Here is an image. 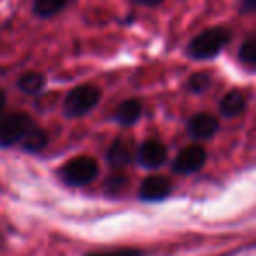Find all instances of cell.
Wrapping results in <instances>:
<instances>
[{
    "label": "cell",
    "mask_w": 256,
    "mask_h": 256,
    "mask_svg": "<svg viewBox=\"0 0 256 256\" xmlns=\"http://www.w3.org/2000/svg\"><path fill=\"white\" fill-rule=\"evenodd\" d=\"M228 40H230V32L226 28L221 26L207 28L188 44V54L193 60H210L221 53Z\"/></svg>",
    "instance_id": "6da1fadb"
},
{
    "label": "cell",
    "mask_w": 256,
    "mask_h": 256,
    "mask_svg": "<svg viewBox=\"0 0 256 256\" xmlns=\"http://www.w3.org/2000/svg\"><path fill=\"white\" fill-rule=\"evenodd\" d=\"M100 90L93 84H79L72 92H68L67 98L64 102L65 116L79 118L93 110L100 102Z\"/></svg>",
    "instance_id": "7a4b0ae2"
},
{
    "label": "cell",
    "mask_w": 256,
    "mask_h": 256,
    "mask_svg": "<svg viewBox=\"0 0 256 256\" xmlns=\"http://www.w3.org/2000/svg\"><path fill=\"white\" fill-rule=\"evenodd\" d=\"M34 123L36 121L25 112L0 114V148L22 144Z\"/></svg>",
    "instance_id": "3957f363"
},
{
    "label": "cell",
    "mask_w": 256,
    "mask_h": 256,
    "mask_svg": "<svg viewBox=\"0 0 256 256\" xmlns=\"http://www.w3.org/2000/svg\"><path fill=\"white\" fill-rule=\"evenodd\" d=\"M96 174H98V165L90 156L74 158L58 170L60 179L68 186H84L92 182Z\"/></svg>",
    "instance_id": "277c9868"
},
{
    "label": "cell",
    "mask_w": 256,
    "mask_h": 256,
    "mask_svg": "<svg viewBox=\"0 0 256 256\" xmlns=\"http://www.w3.org/2000/svg\"><path fill=\"white\" fill-rule=\"evenodd\" d=\"M207 160V153L202 146H188L181 151V153L176 156L174 164H172V168L174 172H179V174H193V172L200 170L204 167Z\"/></svg>",
    "instance_id": "5b68a950"
},
{
    "label": "cell",
    "mask_w": 256,
    "mask_h": 256,
    "mask_svg": "<svg viewBox=\"0 0 256 256\" xmlns=\"http://www.w3.org/2000/svg\"><path fill=\"white\" fill-rule=\"evenodd\" d=\"M172 184L164 176H150L142 181L139 190V198L144 202H158L170 195Z\"/></svg>",
    "instance_id": "8992f818"
},
{
    "label": "cell",
    "mask_w": 256,
    "mask_h": 256,
    "mask_svg": "<svg viewBox=\"0 0 256 256\" xmlns=\"http://www.w3.org/2000/svg\"><path fill=\"white\" fill-rule=\"evenodd\" d=\"M137 160L142 167L156 168L165 164L167 160V148L158 140H146L142 146L137 150Z\"/></svg>",
    "instance_id": "52a82bcc"
},
{
    "label": "cell",
    "mask_w": 256,
    "mask_h": 256,
    "mask_svg": "<svg viewBox=\"0 0 256 256\" xmlns=\"http://www.w3.org/2000/svg\"><path fill=\"white\" fill-rule=\"evenodd\" d=\"M218 120L212 116V114H207V112H200L196 116H193L188 123V132L193 139H210L214 134L218 132Z\"/></svg>",
    "instance_id": "ba28073f"
},
{
    "label": "cell",
    "mask_w": 256,
    "mask_h": 256,
    "mask_svg": "<svg viewBox=\"0 0 256 256\" xmlns=\"http://www.w3.org/2000/svg\"><path fill=\"white\" fill-rule=\"evenodd\" d=\"M136 156H137L136 148L126 139H116L112 142V146L109 148V151H107V162L112 167H124V165L130 164Z\"/></svg>",
    "instance_id": "9c48e42d"
},
{
    "label": "cell",
    "mask_w": 256,
    "mask_h": 256,
    "mask_svg": "<svg viewBox=\"0 0 256 256\" xmlns=\"http://www.w3.org/2000/svg\"><path fill=\"white\" fill-rule=\"evenodd\" d=\"M140 114H142V104L137 98H130L118 106V109L114 110V120L123 126H130L140 120Z\"/></svg>",
    "instance_id": "30bf717a"
},
{
    "label": "cell",
    "mask_w": 256,
    "mask_h": 256,
    "mask_svg": "<svg viewBox=\"0 0 256 256\" xmlns=\"http://www.w3.org/2000/svg\"><path fill=\"white\" fill-rule=\"evenodd\" d=\"M22 146H23V150L30 151V153H39V151H42L44 148L48 146L46 132H44L37 123H34L32 126H30L28 134L25 136V139H23Z\"/></svg>",
    "instance_id": "8fae6325"
},
{
    "label": "cell",
    "mask_w": 256,
    "mask_h": 256,
    "mask_svg": "<svg viewBox=\"0 0 256 256\" xmlns=\"http://www.w3.org/2000/svg\"><path fill=\"white\" fill-rule=\"evenodd\" d=\"M244 107H246V98L240 92H237V90L226 93L220 104L221 114H223V116H228V118L240 114L242 110H244Z\"/></svg>",
    "instance_id": "7c38bea8"
},
{
    "label": "cell",
    "mask_w": 256,
    "mask_h": 256,
    "mask_svg": "<svg viewBox=\"0 0 256 256\" xmlns=\"http://www.w3.org/2000/svg\"><path fill=\"white\" fill-rule=\"evenodd\" d=\"M74 0H36L34 4V12L39 18H51V16L62 12L65 8L72 4Z\"/></svg>",
    "instance_id": "4fadbf2b"
},
{
    "label": "cell",
    "mask_w": 256,
    "mask_h": 256,
    "mask_svg": "<svg viewBox=\"0 0 256 256\" xmlns=\"http://www.w3.org/2000/svg\"><path fill=\"white\" fill-rule=\"evenodd\" d=\"M18 86L22 92L36 95V93L42 92L44 86H46V76L40 74V72H28V74L22 76V79L18 81Z\"/></svg>",
    "instance_id": "5bb4252c"
},
{
    "label": "cell",
    "mask_w": 256,
    "mask_h": 256,
    "mask_svg": "<svg viewBox=\"0 0 256 256\" xmlns=\"http://www.w3.org/2000/svg\"><path fill=\"white\" fill-rule=\"evenodd\" d=\"M238 56L244 64L251 65V67H256V37L254 39L246 40L240 46V51H238Z\"/></svg>",
    "instance_id": "9a60e30c"
},
{
    "label": "cell",
    "mask_w": 256,
    "mask_h": 256,
    "mask_svg": "<svg viewBox=\"0 0 256 256\" xmlns=\"http://www.w3.org/2000/svg\"><path fill=\"white\" fill-rule=\"evenodd\" d=\"M209 84H210V76L206 74V72H198V74L192 76V78L188 79V90H192V92H195V93L206 92V90L209 88Z\"/></svg>",
    "instance_id": "2e32d148"
},
{
    "label": "cell",
    "mask_w": 256,
    "mask_h": 256,
    "mask_svg": "<svg viewBox=\"0 0 256 256\" xmlns=\"http://www.w3.org/2000/svg\"><path fill=\"white\" fill-rule=\"evenodd\" d=\"M86 256H144V252L136 248H121V249H110V251L88 252Z\"/></svg>",
    "instance_id": "e0dca14e"
},
{
    "label": "cell",
    "mask_w": 256,
    "mask_h": 256,
    "mask_svg": "<svg viewBox=\"0 0 256 256\" xmlns=\"http://www.w3.org/2000/svg\"><path fill=\"white\" fill-rule=\"evenodd\" d=\"M242 11L256 12V0H242Z\"/></svg>",
    "instance_id": "ac0fdd59"
},
{
    "label": "cell",
    "mask_w": 256,
    "mask_h": 256,
    "mask_svg": "<svg viewBox=\"0 0 256 256\" xmlns=\"http://www.w3.org/2000/svg\"><path fill=\"white\" fill-rule=\"evenodd\" d=\"M130 2H134L137 6H148V8H151V6H158L162 0H130Z\"/></svg>",
    "instance_id": "d6986e66"
},
{
    "label": "cell",
    "mask_w": 256,
    "mask_h": 256,
    "mask_svg": "<svg viewBox=\"0 0 256 256\" xmlns=\"http://www.w3.org/2000/svg\"><path fill=\"white\" fill-rule=\"evenodd\" d=\"M6 106V93L0 90V112H2V109H4Z\"/></svg>",
    "instance_id": "ffe728a7"
}]
</instances>
